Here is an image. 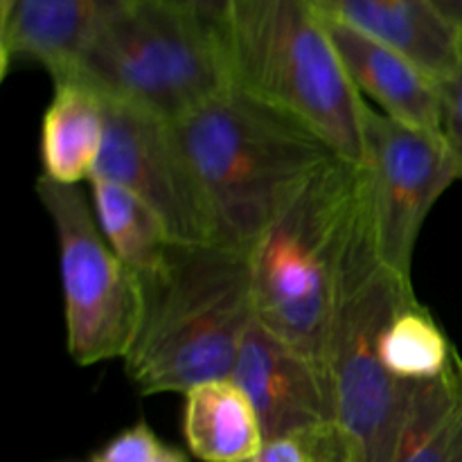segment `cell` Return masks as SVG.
<instances>
[{
	"instance_id": "3957f363",
	"label": "cell",
	"mask_w": 462,
	"mask_h": 462,
	"mask_svg": "<svg viewBox=\"0 0 462 462\" xmlns=\"http://www.w3.org/2000/svg\"><path fill=\"white\" fill-rule=\"evenodd\" d=\"M411 296L413 284L397 278L379 255L365 176L338 266L325 346L334 424L346 462L395 458L409 383L397 382L383 368L379 341L388 320Z\"/></svg>"
},
{
	"instance_id": "2e32d148",
	"label": "cell",
	"mask_w": 462,
	"mask_h": 462,
	"mask_svg": "<svg viewBox=\"0 0 462 462\" xmlns=\"http://www.w3.org/2000/svg\"><path fill=\"white\" fill-rule=\"evenodd\" d=\"M393 462H462V361L431 382L406 388V411Z\"/></svg>"
},
{
	"instance_id": "5bb4252c",
	"label": "cell",
	"mask_w": 462,
	"mask_h": 462,
	"mask_svg": "<svg viewBox=\"0 0 462 462\" xmlns=\"http://www.w3.org/2000/svg\"><path fill=\"white\" fill-rule=\"evenodd\" d=\"M106 131L104 99L79 81H54V95L41 122L43 176L61 185L90 179Z\"/></svg>"
},
{
	"instance_id": "7a4b0ae2",
	"label": "cell",
	"mask_w": 462,
	"mask_h": 462,
	"mask_svg": "<svg viewBox=\"0 0 462 462\" xmlns=\"http://www.w3.org/2000/svg\"><path fill=\"white\" fill-rule=\"evenodd\" d=\"M255 320L248 253L171 246L165 266L143 280V319L125 370L143 395L185 393L233 374Z\"/></svg>"
},
{
	"instance_id": "8992f818",
	"label": "cell",
	"mask_w": 462,
	"mask_h": 462,
	"mask_svg": "<svg viewBox=\"0 0 462 462\" xmlns=\"http://www.w3.org/2000/svg\"><path fill=\"white\" fill-rule=\"evenodd\" d=\"M179 122L233 86L219 32L167 0H135L52 81Z\"/></svg>"
},
{
	"instance_id": "603a6c76",
	"label": "cell",
	"mask_w": 462,
	"mask_h": 462,
	"mask_svg": "<svg viewBox=\"0 0 462 462\" xmlns=\"http://www.w3.org/2000/svg\"><path fill=\"white\" fill-rule=\"evenodd\" d=\"M462 34V0H429Z\"/></svg>"
},
{
	"instance_id": "44dd1931",
	"label": "cell",
	"mask_w": 462,
	"mask_h": 462,
	"mask_svg": "<svg viewBox=\"0 0 462 462\" xmlns=\"http://www.w3.org/2000/svg\"><path fill=\"white\" fill-rule=\"evenodd\" d=\"M248 462H311L310 447L298 438H278L262 445L255 458Z\"/></svg>"
},
{
	"instance_id": "9c48e42d",
	"label": "cell",
	"mask_w": 462,
	"mask_h": 462,
	"mask_svg": "<svg viewBox=\"0 0 462 462\" xmlns=\"http://www.w3.org/2000/svg\"><path fill=\"white\" fill-rule=\"evenodd\" d=\"M104 117L106 131L93 176L138 197L158 217L174 246L219 244L210 208L174 125L113 99H104Z\"/></svg>"
},
{
	"instance_id": "ba28073f",
	"label": "cell",
	"mask_w": 462,
	"mask_h": 462,
	"mask_svg": "<svg viewBox=\"0 0 462 462\" xmlns=\"http://www.w3.org/2000/svg\"><path fill=\"white\" fill-rule=\"evenodd\" d=\"M368 176L374 239L383 264L413 284V253L429 212L449 185L460 180V167L445 134L413 129L364 108V162Z\"/></svg>"
},
{
	"instance_id": "4fadbf2b",
	"label": "cell",
	"mask_w": 462,
	"mask_h": 462,
	"mask_svg": "<svg viewBox=\"0 0 462 462\" xmlns=\"http://www.w3.org/2000/svg\"><path fill=\"white\" fill-rule=\"evenodd\" d=\"M329 16L391 45L445 84L462 61V34L429 0H316Z\"/></svg>"
},
{
	"instance_id": "52a82bcc",
	"label": "cell",
	"mask_w": 462,
	"mask_h": 462,
	"mask_svg": "<svg viewBox=\"0 0 462 462\" xmlns=\"http://www.w3.org/2000/svg\"><path fill=\"white\" fill-rule=\"evenodd\" d=\"M36 194L57 233L68 355L77 365L125 359L143 319V282L108 246L79 185L41 174Z\"/></svg>"
},
{
	"instance_id": "9a60e30c",
	"label": "cell",
	"mask_w": 462,
	"mask_h": 462,
	"mask_svg": "<svg viewBox=\"0 0 462 462\" xmlns=\"http://www.w3.org/2000/svg\"><path fill=\"white\" fill-rule=\"evenodd\" d=\"M183 433L203 462H248L264 445L255 406L233 377L185 393Z\"/></svg>"
},
{
	"instance_id": "e0dca14e",
	"label": "cell",
	"mask_w": 462,
	"mask_h": 462,
	"mask_svg": "<svg viewBox=\"0 0 462 462\" xmlns=\"http://www.w3.org/2000/svg\"><path fill=\"white\" fill-rule=\"evenodd\" d=\"M88 180L95 217L108 246L138 275L140 282L156 275L174 246L158 217L122 185L99 176Z\"/></svg>"
},
{
	"instance_id": "7c38bea8",
	"label": "cell",
	"mask_w": 462,
	"mask_h": 462,
	"mask_svg": "<svg viewBox=\"0 0 462 462\" xmlns=\"http://www.w3.org/2000/svg\"><path fill=\"white\" fill-rule=\"evenodd\" d=\"M320 14L347 77L364 97L373 99L388 117L402 125L442 134V84L391 45L355 30L323 9Z\"/></svg>"
},
{
	"instance_id": "484cf974",
	"label": "cell",
	"mask_w": 462,
	"mask_h": 462,
	"mask_svg": "<svg viewBox=\"0 0 462 462\" xmlns=\"http://www.w3.org/2000/svg\"><path fill=\"white\" fill-rule=\"evenodd\" d=\"M311 462H323V460H311Z\"/></svg>"
},
{
	"instance_id": "d4e9b609",
	"label": "cell",
	"mask_w": 462,
	"mask_h": 462,
	"mask_svg": "<svg viewBox=\"0 0 462 462\" xmlns=\"http://www.w3.org/2000/svg\"><path fill=\"white\" fill-rule=\"evenodd\" d=\"M9 3V0H0V7H3V5H7Z\"/></svg>"
},
{
	"instance_id": "ac0fdd59",
	"label": "cell",
	"mask_w": 462,
	"mask_h": 462,
	"mask_svg": "<svg viewBox=\"0 0 462 462\" xmlns=\"http://www.w3.org/2000/svg\"><path fill=\"white\" fill-rule=\"evenodd\" d=\"M383 368L397 382H431L449 373L460 359L427 307L411 296L388 320L379 341Z\"/></svg>"
},
{
	"instance_id": "5b68a950",
	"label": "cell",
	"mask_w": 462,
	"mask_h": 462,
	"mask_svg": "<svg viewBox=\"0 0 462 462\" xmlns=\"http://www.w3.org/2000/svg\"><path fill=\"white\" fill-rule=\"evenodd\" d=\"M364 183V167L337 158L248 248L255 319L323 368L338 266Z\"/></svg>"
},
{
	"instance_id": "6da1fadb",
	"label": "cell",
	"mask_w": 462,
	"mask_h": 462,
	"mask_svg": "<svg viewBox=\"0 0 462 462\" xmlns=\"http://www.w3.org/2000/svg\"><path fill=\"white\" fill-rule=\"evenodd\" d=\"M203 189L217 242L246 251L302 188L338 156L287 113L230 86L174 122Z\"/></svg>"
},
{
	"instance_id": "7402d4cb",
	"label": "cell",
	"mask_w": 462,
	"mask_h": 462,
	"mask_svg": "<svg viewBox=\"0 0 462 462\" xmlns=\"http://www.w3.org/2000/svg\"><path fill=\"white\" fill-rule=\"evenodd\" d=\"M167 3L194 14V16H199L203 23H208V25L219 32V25L224 23L226 14L230 12L235 0H167Z\"/></svg>"
},
{
	"instance_id": "30bf717a",
	"label": "cell",
	"mask_w": 462,
	"mask_h": 462,
	"mask_svg": "<svg viewBox=\"0 0 462 462\" xmlns=\"http://www.w3.org/2000/svg\"><path fill=\"white\" fill-rule=\"evenodd\" d=\"M230 377L255 406L264 442L298 438L310 447L311 460L346 462L325 368L257 319L244 334Z\"/></svg>"
},
{
	"instance_id": "d6986e66",
	"label": "cell",
	"mask_w": 462,
	"mask_h": 462,
	"mask_svg": "<svg viewBox=\"0 0 462 462\" xmlns=\"http://www.w3.org/2000/svg\"><path fill=\"white\" fill-rule=\"evenodd\" d=\"M162 447L165 445H161L152 427L147 422H138L108 440L90 462H149L161 454Z\"/></svg>"
},
{
	"instance_id": "8fae6325",
	"label": "cell",
	"mask_w": 462,
	"mask_h": 462,
	"mask_svg": "<svg viewBox=\"0 0 462 462\" xmlns=\"http://www.w3.org/2000/svg\"><path fill=\"white\" fill-rule=\"evenodd\" d=\"M135 0H9L0 7V77L39 63L66 70L95 34Z\"/></svg>"
},
{
	"instance_id": "cb8c5ba5",
	"label": "cell",
	"mask_w": 462,
	"mask_h": 462,
	"mask_svg": "<svg viewBox=\"0 0 462 462\" xmlns=\"http://www.w3.org/2000/svg\"><path fill=\"white\" fill-rule=\"evenodd\" d=\"M149 462H189L188 456L179 449H171V447H162L161 454L156 458H152Z\"/></svg>"
},
{
	"instance_id": "ffe728a7",
	"label": "cell",
	"mask_w": 462,
	"mask_h": 462,
	"mask_svg": "<svg viewBox=\"0 0 462 462\" xmlns=\"http://www.w3.org/2000/svg\"><path fill=\"white\" fill-rule=\"evenodd\" d=\"M442 102H445V116H442V134L454 152L460 167L462 180V61L458 70L442 84Z\"/></svg>"
},
{
	"instance_id": "277c9868",
	"label": "cell",
	"mask_w": 462,
	"mask_h": 462,
	"mask_svg": "<svg viewBox=\"0 0 462 462\" xmlns=\"http://www.w3.org/2000/svg\"><path fill=\"white\" fill-rule=\"evenodd\" d=\"M219 41L235 88L310 126L343 161L364 162L365 99L316 0H235Z\"/></svg>"
}]
</instances>
